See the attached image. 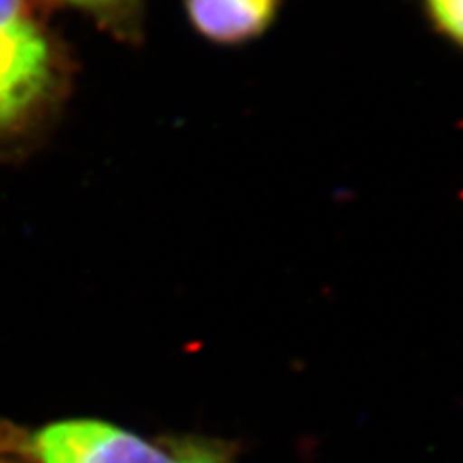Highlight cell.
Returning a JSON list of instances; mask_svg holds the SVG:
<instances>
[{
	"label": "cell",
	"instance_id": "obj_1",
	"mask_svg": "<svg viewBox=\"0 0 463 463\" xmlns=\"http://www.w3.org/2000/svg\"><path fill=\"white\" fill-rule=\"evenodd\" d=\"M43 3L0 0V147L43 132L74 87V56Z\"/></svg>",
	"mask_w": 463,
	"mask_h": 463
},
{
	"label": "cell",
	"instance_id": "obj_2",
	"mask_svg": "<svg viewBox=\"0 0 463 463\" xmlns=\"http://www.w3.org/2000/svg\"><path fill=\"white\" fill-rule=\"evenodd\" d=\"M0 463H180L163 444L100 419H66L35 430L0 429Z\"/></svg>",
	"mask_w": 463,
	"mask_h": 463
},
{
	"label": "cell",
	"instance_id": "obj_3",
	"mask_svg": "<svg viewBox=\"0 0 463 463\" xmlns=\"http://www.w3.org/2000/svg\"><path fill=\"white\" fill-rule=\"evenodd\" d=\"M192 32L209 45L241 49L277 25L284 0H182Z\"/></svg>",
	"mask_w": 463,
	"mask_h": 463
},
{
	"label": "cell",
	"instance_id": "obj_4",
	"mask_svg": "<svg viewBox=\"0 0 463 463\" xmlns=\"http://www.w3.org/2000/svg\"><path fill=\"white\" fill-rule=\"evenodd\" d=\"M49 3L78 8L97 24L100 32L120 45L141 47L145 43L147 0H49Z\"/></svg>",
	"mask_w": 463,
	"mask_h": 463
},
{
	"label": "cell",
	"instance_id": "obj_5",
	"mask_svg": "<svg viewBox=\"0 0 463 463\" xmlns=\"http://www.w3.org/2000/svg\"><path fill=\"white\" fill-rule=\"evenodd\" d=\"M421 12L434 35L463 52V0H421Z\"/></svg>",
	"mask_w": 463,
	"mask_h": 463
},
{
	"label": "cell",
	"instance_id": "obj_6",
	"mask_svg": "<svg viewBox=\"0 0 463 463\" xmlns=\"http://www.w3.org/2000/svg\"><path fill=\"white\" fill-rule=\"evenodd\" d=\"M172 444L180 463H238V448L221 439L180 437L172 439Z\"/></svg>",
	"mask_w": 463,
	"mask_h": 463
}]
</instances>
